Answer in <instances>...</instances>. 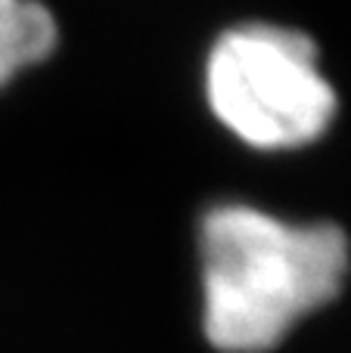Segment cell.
I'll return each mask as SVG.
<instances>
[{
	"label": "cell",
	"mask_w": 351,
	"mask_h": 353,
	"mask_svg": "<svg viewBox=\"0 0 351 353\" xmlns=\"http://www.w3.org/2000/svg\"><path fill=\"white\" fill-rule=\"evenodd\" d=\"M205 99L221 128L261 152L308 146L336 115L314 41L265 22L230 28L211 43Z\"/></svg>",
	"instance_id": "obj_2"
},
{
	"label": "cell",
	"mask_w": 351,
	"mask_h": 353,
	"mask_svg": "<svg viewBox=\"0 0 351 353\" xmlns=\"http://www.w3.org/2000/svg\"><path fill=\"white\" fill-rule=\"evenodd\" d=\"M199 261L211 347L265 353L342 292L348 239L333 223H290L252 205H218L199 226Z\"/></svg>",
	"instance_id": "obj_1"
},
{
	"label": "cell",
	"mask_w": 351,
	"mask_h": 353,
	"mask_svg": "<svg viewBox=\"0 0 351 353\" xmlns=\"http://www.w3.org/2000/svg\"><path fill=\"white\" fill-rule=\"evenodd\" d=\"M56 19L37 0H0V87L44 62L56 47Z\"/></svg>",
	"instance_id": "obj_3"
}]
</instances>
